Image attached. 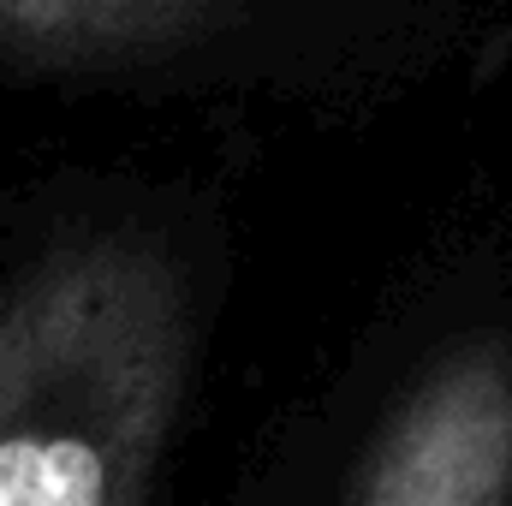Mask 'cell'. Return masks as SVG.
I'll use <instances>...</instances> for the list:
<instances>
[{
  "label": "cell",
  "mask_w": 512,
  "mask_h": 506,
  "mask_svg": "<svg viewBox=\"0 0 512 506\" xmlns=\"http://www.w3.org/2000/svg\"><path fill=\"white\" fill-rule=\"evenodd\" d=\"M191 370L179 262L66 239L0 280V506H143Z\"/></svg>",
  "instance_id": "obj_1"
},
{
  "label": "cell",
  "mask_w": 512,
  "mask_h": 506,
  "mask_svg": "<svg viewBox=\"0 0 512 506\" xmlns=\"http://www.w3.org/2000/svg\"><path fill=\"white\" fill-rule=\"evenodd\" d=\"M346 506H512V352L471 340L393 405Z\"/></svg>",
  "instance_id": "obj_2"
},
{
  "label": "cell",
  "mask_w": 512,
  "mask_h": 506,
  "mask_svg": "<svg viewBox=\"0 0 512 506\" xmlns=\"http://www.w3.org/2000/svg\"><path fill=\"white\" fill-rule=\"evenodd\" d=\"M185 0H0V54L54 60L149 36Z\"/></svg>",
  "instance_id": "obj_3"
}]
</instances>
